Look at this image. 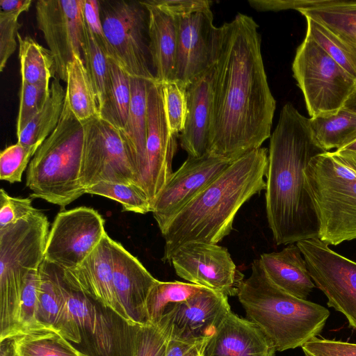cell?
<instances>
[{
  "instance_id": "6da1fadb",
  "label": "cell",
  "mask_w": 356,
  "mask_h": 356,
  "mask_svg": "<svg viewBox=\"0 0 356 356\" xmlns=\"http://www.w3.org/2000/svg\"><path fill=\"white\" fill-rule=\"evenodd\" d=\"M220 28L208 154L232 162L270 137L276 102L255 21L238 13Z\"/></svg>"
},
{
  "instance_id": "7a4b0ae2",
  "label": "cell",
  "mask_w": 356,
  "mask_h": 356,
  "mask_svg": "<svg viewBox=\"0 0 356 356\" xmlns=\"http://www.w3.org/2000/svg\"><path fill=\"white\" fill-rule=\"evenodd\" d=\"M323 152L314 138L309 118L285 104L270 137L266 174V216L278 245L318 238L319 220L304 170Z\"/></svg>"
},
{
  "instance_id": "3957f363",
  "label": "cell",
  "mask_w": 356,
  "mask_h": 356,
  "mask_svg": "<svg viewBox=\"0 0 356 356\" xmlns=\"http://www.w3.org/2000/svg\"><path fill=\"white\" fill-rule=\"evenodd\" d=\"M268 153L259 147L232 161L171 220L161 232L163 262L187 243L217 244L230 234L241 207L266 190Z\"/></svg>"
},
{
  "instance_id": "277c9868",
  "label": "cell",
  "mask_w": 356,
  "mask_h": 356,
  "mask_svg": "<svg viewBox=\"0 0 356 356\" xmlns=\"http://www.w3.org/2000/svg\"><path fill=\"white\" fill-rule=\"evenodd\" d=\"M236 296L248 319L264 332L279 352L302 347L316 337L330 316L326 307L276 286L259 259L253 261L250 276L240 282Z\"/></svg>"
},
{
  "instance_id": "5b68a950",
  "label": "cell",
  "mask_w": 356,
  "mask_h": 356,
  "mask_svg": "<svg viewBox=\"0 0 356 356\" xmlns=\"http://www.w3.org/2000/svg\"><path fill=\"white\" fill-rule=\"evenodd\" d=\"M304 174L319 220L318 238L332 245L356 239V151L319 154Z\"/></svg>"
},
{
  "instance_id": "8992f818",
  "label": "cell",
  "mask_w": 356,
  "mask_h": 356,
  "mask_svg": "<svg viewBox=\"0 0 356 356\" xmlns=\"http://www.w3.org/2000/svg\"><path fill=\"white\" fill-rule=\"evenodd\" d=\"M83 125L65 99L58 124L31 161L26 185L32 198L65 207L86 193L80 180Z\"/></svg>"
},
{
  "instance_id": "52a82bcc",
  "label": "cell",
  "mask_w": 356,
  "mask_h": 356,
  "mask_svg": "<svg viewBox=\"0 0 356 356\" xmlns=\"http://www.w3.org/2000/svg\"><path fill=\"white\" fill-rule=\"evenodd\" d=\"M49 232L47 217L39 210L0 229V341L19 332L25 279L44 261Z\"/></svg>"
},
{
  "instance_id": "ba28073f",
  "label": "cell",
  "mask_w": 356,
  "mask_h": 356,
  "mask_svg": "<svg viewBox=\"0 0 356 356\" xmlns=\"http://www.w3.org/2000/svg\"><path fill=\"white\" fill-rule=\"evenodd\" d=\"M63 280L66 307L56 330L81 356H134L140 325Z\"/></svg>"
},
{
  "instance_id": "9c48e42d",
  "label": "cell",
  "mask_w": 356,
  "mask_h": 356,
  "mask_svg": "<svg viewBox=\"0 0 356 356\" xmlns=\"http://www.w3.org/2000/svg\"><path fill=\"white\" fill-rule=\"evenodd\" d=\"M292 71L310 118L336 113L356 89V79L307 35L296 50Z\"/></svg>"
},
{
  "instance_id": "30bf717a",
  "label": "cell",
  "mask_w": 356,
  "mask_h": 356,
  "mask_svg": "<svg viewBox=\"0 0 356 356\" xmlns=\"http://www.w3.org/2000/svg\"><path fill=\"white\" fill-rule=\"evenodd\" d=\"M107 55L134 77L155 81L150 70L148 10L142 1H99Z\"/></svg>"
},
{
  "instance_id": "8fae6325",
  "label": "cell",
  "mask_w": 356,
  "mask_h": 356,
  "mask_svg": "<svg viewBox=\"0 0 356 356\" xmlns=\"http://www.w3.org/2000/svg\"><path fill=\"white\" fill-rule=\"evenodd\" d=\"M82 122L83 148L80 180L85 191L102 181L137 185L120 130L99 116Z\"/></svg>"
},
{
  "instance_id": "7c38bea8",
  "label": "cell",
  "mask_w": 356,
  "mask_h": 356,
  "mask_svg": "<svg viewBox=\"0 0 356 356\" xmlns=\"http://www.w3.org/2000/svg\"><path fill=\"white\" fill-rule=\"evenodd\" d=\"M315 286L327 305L342 313L356 330V262L331 250L318 237L296 243Z\"/></svg>"
},
{
  "instance_id": "4fadbf2b",
  "label": "cell",
  "mask_w": 356,
  "mask_h": 356,
  "mask_svg": "<svg viewBox=\"0 0 356 356\" xmlns=\"http://www.w3.org/2000/svg\"><path fill=\"white\" fill-rule=\"evenodd\" d=\"M104 224L102 215L90 207L59 212L49 232L44 259L65 270L75 268L106 234Z\"/></svg>"
},
{
  "instance_id": "5bb4252c",
  "label": "cell",
  "mask_w": 356,
  "mask_h": 356,
  "mask_svg": "<svg viewBox=\"0 0 356 356\" xmlns=\"http://www.w3.org/2000/svg\"><path fill=\"white\" fill-rule=\"evenodd\" d=\"M175 17L177 26L175 81L186 87L216 65L220 28L214 26L211 8Z\"/></svg>"
},
{
  "instance_id": "9a60e30c",
  "label": "cell",
  "mask_w": 356,
  "mask_h": 356,
  "mask_svg": "<svg viewBox=\"0 0 356 356\" xmlns=\"http://www.w3.org/2000/svg\"><path fill=\"white\" fill-rule=\"evenodd\" d=\"M82 3L83 0H39L35 4L38 28L54 57L56 73L64 81L74 55L83 59Z\"/></svg>"
},
{
  "instance_id": "2e32d148",
  "label": "cell",
  "mask_w": 356,
  "mask_h": 356,
  "mask_svg": "<svg viewBox=\"0 0 356 356\" xmlns=\"http://www.w3.org/2000/svg\"><path fill=\"white\" fill-rule=\"evenodd\" d=\"M170 262L179 277L227 296H236L243 280L227 249L217 244L187 243L176 252Z\"/></svg>"
},
{
  "instance_id": "e0dca14e",
  "label": "cell",
  "mask_w": 356,
  "mask_h": 356,
  "mask_svg": "<svg viewBox=\"0 0 356 356\" xmlns=\"http://www.w3.org/2000/svg\"><path fill=\"white\" fill-rule=\"evenodd\" d=\"M177 137L168 125L161 83L151 81L147 92L146 164L140 187L152 206L173 173Z\"/></svg>"
},
{
  "instance_id": "ac0fdd59",
  "label": "cell",
  "mask_w": 356,
  "mask_h": 356,
  "mask_svg": "<svg viewBox=\"0 0 356 356\" xmlns=\"http://www.w3.org/2000/svg\"><path fill=\"white\" fill-rule=\"evenodd\" d=\"M230 311L227 296L203 288L186 300L168 307L157 324L168 338L206 340Z\"/></svg>"
},
{
  "instance_id": "d6986e66",
  "label": "cell",
  "mask_w": 356,
  "mask_h": 356,
  "mask_svg": "<svg viewBox=\"0 0 356 356\" xmlns=\"http://www.w3.org/2000/svg\"><path fill=\"white\" fill-rule=\"evenodd\" d=\"M231 163L209 154L199 158L188 156L152 204V213L161 232Z\"/></svg>"
},
{
  "instance_id": "ffe728a7",
  "label": "cell",
  "mask_w": 356,
  "mask_h": 356,
  "mask_svg": "<svg viewBox=\"0 0 356 356\" xmlns=\"http://www.w3.org/2000/svg\"><path fill=\"white\" fill-rule=\"evenodd\" d=\"M113 240L106 233L79 265L72 269L63 268V278L72 287L130 321L114 291Z\"/></svg>"
},
{
  "instance_id": "44dd1931",
  "label": "cell",
  "mask_w": 356,
  "mask_h": 356,
  "mask_svg": "<svg viewBox=\"0 0 356 356\" xmlns=\"http://www.w3.org/2000/svg\"><path fill=\"white\" fill-rule=\"evenodd\" d=\"M113 288L129 319L135 324H148L146 302L158 280L120 243L113 240Z\"/></svg>"
},
{
  "instance_id": "7402d4cb",
  "label": "cell",
  "mask_w": 356,
  "mask_h": 356,
  "mask_svg": "<svg viewBox=\"0 0 356 356\" xmlns=\"http://www.w3.org/2000/svg\"><path fill=\"white\" fill-rule=\"evenodd\" d=\"M275 353L256 324L230 311L207 341L201 356H275Z\"/></svg>"
},
{
  "instance_id": "603a6c76",
  "label": "cell",
  "mask_w": 356,
  "mask_h": 356,
  "mask_svg": "<svg viewBox=\"0 0 356 356\" xmlns=\"http://www.w3.org/2000/svg\"><path fill=\"white\" fill-rule=\"evenodd\" d=\"M215 72L216 65L186 86L187 114L179 138L188 156L208 154Z\"/></svg>"
},
{
  "instance_id": "cb8c5ba5",
  "label": "cell",
  "mask_w": 356,
  "mask_h": 356,
  "mask_svg": "<svg viewBox=\"0 0 356 356\" xmlns=\"http://www.w3.org/2000/svg\"><path fill=\"white\" fill-rule=\"evenodd\" d=\"M142 2L148 10L149 51L155 79L161 83L175 81L176 18L147 1Z\"/></svg>"
},
{
  "instance_id": "d4e9b609",
  "label": "cell",
  "mask_w": 356,
  "mask_h": 356,
  "mask_svg": "<svg viewBox=\"0 0 356 356\" xmlns=\"http://www.w3.org/2000/svg\"><path fill=\"white\" fill-rule=\"evenodd\" d=\"M151 81L131 76L129 114L124 128L120 130L140 187L146 164L147 92Z\"/></svg>"
},
{
  "instance_id": "484cf974",
  "label": "cell",
  "mask_w": 356,
  "mask_h": 356,
  "mask_svg": "<svg viewBox=\"0 0 356 356\" xmlns=\"http://www.w3.org/2000/svg\"><path fill=\"white\" fill-rule=\"evenodd\" d=\"M259 259L269 279L295 297L307 300L316 286L296 244H289L279 252L263 253Z\"/></svg>"
},
{
  "instance_id": "4316f807",
  "label": "cell",
  "mask_w": 356,
  "mask_h": 356,
  "mask_svg": "<svg viewBox=\"0 0 356 356\" xmlns=\"http://www.w3.org/2000/svg\"><path fill=\"white\" fill-rule=\"evenodd\" d=\"M38 275V321L42 328L56 330L66 306L63 268L44 259Z\"/></svg>"
},
{
  "instance_id": "83f0119b",
  "label": "cell",
  "mask_w": 356,
  "mask_h": 356,
  "mask_svg": "<svg viewBox=\"0 0 356 356\" xmlns=\"http://www.w3.org/2000/svg\"><path fill=\"white\" fill-rule=\"evenodd\" d=\"M309 124L316 144L325 152L356 141V113L345 106L333 114L309 118Z\"/></svg>"
},
{
  "instance_id": "f1b7e54d",
  "label": "cell",
  "mask_w": 356,
  "mask_h": 356,
  "mask_svg": "<svg viewBox=\"0 0 356 356\" xmlns=\"http://www.w3.org/2000/svg\"><path fill=\"white\" fill-rule=\"evenodd\" d=\"M65 99L81 122L99 116L97 96L83 59L74 55L67 65Z\"/></svg>"
},
{
  "instance_id": "f546056e",
  "label": "cell",
  "mask_w": 356,
  "mask_h": 356,
  "mask_svg": "<svg viewBox=\"0 0 356 356\" xmlns=\"http://www.w3.org/2000/svg\"><path fill=\"white\" fill-rule=\"evenodd\" d=\"M298 11L356 47V1L320 0L318 3Z\"/></svg>"
},
{
  "instance_id": "4dcf8cb0",
  "label": "cell",
  "mask_w": 356,
  "mask_h": 356,
  "mask_svg": "<svg viewBox=\"0 0 356 356\" xmlns=\"http://www.w3.org/2000/svg\"><path fill=\"white\" fill-rule=\"evenodd\" d=\"M9 339L14 356H81L70 342L51 328L20 332Z\"/></svg>"
},
{
  "instance_id": "1f68e13d",
  "label": "cell",
  "mask_w": 356,
  "mask_h": 356,
  "mask_svg": "<svg viewBox=\"0 0 356 356\" xmlns=\"http://www.w3.org/2000/svg\"><path fill=\"white\" fill-rule=\"evenodd\" d=\"M22 82L50 88L51 79L55 78L56 65L49 49L30 36L17 35Z\"/></svg>"
},
{
  "instance_id": "d6a6232c",
  "label": "cell",
  "mask_w": 356,
  "mask_h": 356,
  "mask_svg": "<svg viewBox=\"0 0 356 356\" xmlns=\"http://www.w3.org/2000/svg\"><path fill=\"white\" fill-rule=\"evenodd\" d=\"M110 86L99 116L120 130L124 128L131 102V76L117 62L108 58Z\"/></svg>"
},
{
  "instance_id": "836d02e7",
  "label": "cell",
  "mask_w": 356,
  "mask_h": 356,
  "mask_svg": "<svg viewBox=\"0 0 356 356\" xmlns=\"http://www.w3.org/2000/svg\"><path fill=\"white\" fill-rule=\"evenodd\" d=\"M65 91L59 79L54 78L50 86L49 97L42 109L18 135L17 143L26 145H41L53 132L60 120Z\"/></svg>"
},
{
  "instance_id": "e575fe53",
  "label": "cell",
  "mask_w": 356,
  "mask_h": 356,
  "mask_svg": "<svg viewBox=\"0 0 356 356\" xmlns=\"http://www.w3.org/2000/svg\"><path fill=\"white\" fill-rule=\"evenodd\" d=\"M203 288L192 283L158 280L147 298L146 309L149 323L157 324L168 307L186 300Z\"/></svg>"
},
{
  "instance_id": "d590c367",
  "label": "cell",
  "mask_w": 356,
  "mask_h": 356,
  "mask_svg": "<svg viewBox=\"0 0 356 356\" xmlns=\"http://www.w3.org/2000/svg\"><path fill=\"white\" fill-rule=\"evenodd\" d=\"M83 23V58L97 96L99 111L110 86L108 57L96 41L84 20Z\"/></svg>"
},
{
  "instance_id": "8d00e7d4",
  "label": "cell",
  "mask_w": 356,
  "mask_h": 356,
  "mask_svg": "<svg viewBox=\"0 0 356 356\" xmlns=\"http://www.w3.org/2000/svg\"><path fill=\"white\" fill-rule=\"evenodd\" d=\"M307 33L331 58L356 79V47L325 26L305 17Z\"/></svg>"
},
{
  "instance_id": "74e56055",
  "label": "cell",
  "mask_w": 356,
  "mask_h": 356,
  "mask_svg": "<svg viewBox=\"0 0 356 356\" xmlns=\"http://www.w3.org/2000/svg\"><path fill=\"white\" fill-rule=\"evenodd\" d=\"M86 193L97 195L117 201L124 211L145 214L152 205L145 192L135 184L99 182L86 189Z\"/></svg>"
},
{
  "instance_id": "f35d334b",
  "label": "cell",
  "mask_w": 356,
  "mask_h": 356,
  "mask_svg": "<svg viewBox=\"0 0 356 356\" xmlns=\"http://www.w3.org/2000/svg\"><path fill=\"white\" fill-rule=\"evenodd\" d=\"M161 86L168 125L170 132L178 136L184 129L187 114L186 87L176 81Z\"/></svg>"
},
{
  "instance_id": "ab89813d",
  "label": "cell",
  "mask_w": 356,
  "mask_h": 356,
  "mask_svg": "<svg viewBox=\"0 0 356 356\" xmlns=\"http://www.w3.org/2000/svg\"><path fill=\"white\" fill-rule=\"evenodd\" d=\"M40 146L17 143L4 149L0 154V179L11 184L20 182L30 159Z\"/></svg>"
},
{
  "instance_id": "60d3db41",
  "label": "cell",
  "mask_w": 356,
  "mask_h": 356,
  "mask_svg": "<svg viewBox=\"0 0 356 356\" xmlns=\"http://www.w3.org/2000/svg\"><path fill=\"white\" fill-rule=\"evenodd\" d=\"M38 270H31L26 277L21 296L18 334L42 329L38 321Z\"/></svg>"
},
{
  "instance_id": "b9f144b4",
  "label": "cell",
  "mask_w": 356,
  "mask_h": 356,
  "mask_svg": "<svg viewBox=\"0 0 356 356\" xmlns=\"http://www.w3.org/2000/svg\"><path fill=\"white\" fill-rule=\"evenodd\" d=\"M50 94V88L21 83L19 107L16 125L18 136L42 109Z\"/></svg>"
},
{
  "instance_id": "7bdbcfd3",
  "label": "cell",
  "mask_w": 356,
  "mask_h": 356,
  "mask_svg": "<svg viewBox=\"0 0 356 356\" xmlns=\"http://www.w3.org/2000/svg\"><path fill=\"white\" fill-rule=\"evenodd\" d=\"M168 337L158 324L140 325L134 356H165Z\"/></svg>"
},
{
  "instance_id": "ee69618b",
  "label": "cell",
  "mask_w": 356,
  "mask_h": 356,
  "mask_svg": "<svg viewBox=\"0 0 356 356\" xmlns=\"http://www.w3.org/2000/svg\"><path fill=\"white\" fill-rule=\"evenodd\" d=\"M20 13L0 11V70L6 67L10 56L17 48L18 30L22 26L18 17Z\"/></svg>"
},
{
  "instance_id": "f6af8a7d",
  "label": "cell",
  "mask_w": 356,
  "mask_h": 356,
  "mask_svg": "<svg viewBox=\"0 0 356 356\" xmlns=\"http://www.w3.org/2000/svg\"><path fill=\"white\" fill-rule=\"evenodd\" d=\"M29 197L10 196L1 188L0 191V229H3L37 211Z\"/></svg>"
},
{
  "instance_id": "bcb514c9",
  "label": "cell",
  "mask_w": 356,
  "mask_h": 356,
  "mask_svg": "<svg viewBox=\"0 0 356 356\" xmlns=\"http://www.w3.org/2000/svg\"><path fill=\"white\" fill-rule=\"evenodd\" d=\"M302 349L305 356H356V343L316 337Z\"/></svg>"
},
{
  "instance_id": "7dc6e473",
  "label": "cell",
  "mask_w": 356,
  "mask_h": 356,
  "mask_svg": "<svg viewBox=\"0 0 356 356\" xmlns=\"http://www.w3.org/2000/svg\"><path fill=\"white\" fill-rule=\"evenodd\" d=\"M147 1L174 17L211 8L212 3V1L207 0H147Z\"/></svg>"
},
{
  "instance_id": "c3c4849f",
  "label": "cell",
  "mask_w": 356,
  "mask_h": 356,
  "mask_svg": "<svg viewBox=\"0 0 356 356\" xmlns=\"http://www.w3.org/2000/svg\"><path fill=\"white\" fill-rule=\"evenodd\" d=\"M82 15L96 41L107 54L106 41L100 18L99 1L83 0Z\"/></svg>"
},
{
  "instance_id": "681fc988",
  "label": "cell",
  "mask_w": 356,
  "mask_h": 356,
  "mask_svg": "<svg viewBox=\"0 0 356 356\" xmlns=\"http://www.w3.org/2000/svg\"><path fill=\"white\" fill-rule=\"evenodd\" d=\"M320 0H249L252 8L258 11H279L287 9L306 8L318 3Z\"/></svg>"
},
{
  "instance_id": "f907efd6",
  "label": "cell",
  "mask_w": 356,
  "mask_h": 356,
  "mask_svg": "<svg viewBox=\"0 0 356 356\" xmlns=\"http://www.w3.org/2000/svg\"><path fill=\"white\" fill-rule=\"evenodd\" d=\"M207 340L190 341L168 338L165 356H200Z\"/></svg>"
},
{
  "instance_id": "816d5d0a",
  "label": "cell",
  "mask_w": 356,
  "mask_h": 356,
  "mask_svg": "<svg viewBox=\"0 0 356 356\" xmlns=\"http://www.w3.org/2000/svg\"><path fill=\"white\" fill-rule=\"evenodd\" d=\"M31 0H1L0 11L22 13L29 10Z\"/></svg>"
},
{
  "instance_id": "f5cc1de1",
  "label": "cell",
  "mask_w": 356,
  "mask_h": 356,
  "mask_svg": "<svg viewBox=\"0 0 356 356\" xmlns=\"http://www.w3.org/2000/svg\"><path fill=\"white\" fill-rule=\"evenodd\" d=\"M1 342V356H14L10 339H6Z\"/></svg>"
},
{
  "instance_id": "db71d44e",
  "label": "cell",
  "mask_w": 356,
  "mask_h": 356,
  "mask_svg": "<svg viewBox=\"0 0 356 356\" xmlns=\"http://www.w3.org/2000/svg\"><path fill=\"white\" fill-rule=\"evenodd\" d=\"M345 106L356 113V89L346 103Z\"/></svg>"
},
{
  "instance_id": "11a10c76",
  "label": "cell",
  "mask_w": 356,
  "mask_h": 356,
  "mask_svg": "<svg viewBox=\"0 0 356 356\" xmlns=\"http://www.w3.org/2000/svg\"><path fill=\"white\" fill-rule=\"evenodd\" d=\"M344 149H352V150H355L356 151V141H355L352 144L349 145L348 146H347Z\"/></svg>"
},
{
  "instance_id": "9f6ffc18",
  "label": "cell",
  "mask_w": 356,
  "mask_h": 356,
  "mask_svg": "<svg viewBox=\"0 0 356 356\" xmlns=\"http://www.w3.org/2000/svg\"><path fill=\"white\" fill-rule=\"evenodd\" d=\"M201 356V355H200Z\"/></svg>"
}]
</instances>
